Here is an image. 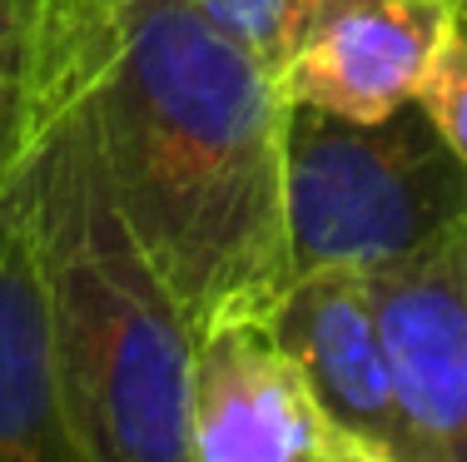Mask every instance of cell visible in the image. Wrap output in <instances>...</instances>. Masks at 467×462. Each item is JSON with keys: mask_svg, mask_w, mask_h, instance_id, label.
<instances>
[{"mask_svg": "<svg viewBox=\"0 0 467 462\" xmlns=\"http://www.w3.org/2000/svg\"><path fill=\"white\" fill-rule=\"evenodd\" d=\"M75 105L109 200L189 328L269 318L288 289L279 80L194 0H125L109 60Z\"/></svg>", "mask_w": 467, "mask_h": 462, "instance_id": "6da1fadb", "label": "cell"}, {"mask_svg": "<svg viewBox=\"0 0 467 462\" xmlns=\"http://www.w3.org/2000/svg\"><path fill=\"white\" fill-rule=\"evenodd\" d=\"M0 190L36 249L55 373L95 462H194V344L180 299L109 200L80 105L60 109Z\"/></svg>", "mask_w": 467, "mask_h": 462, "instance_id": "7a4b0ae2", "label": "cell"}, {"mask_svg": "<svg viewBox=\"0 0 467 462\" xmlns=\"http://www.w3.org/2000/svg\"><path fill=\"white\" fill-rule=\"evenodd\" d=\"M467 224V164L422 100L383 119L314 105L284 115L288 279L383 269Z\"/></svg>", "mask_w": 467, "mask_h": 462, "instance_id": "3957f363", "label": "cell"}, {"mask_svg": "<svg viewBox=\"0 0 467 462\" xmlns=\"http://www.w3.org/2000/svg\"><path fill=\"white\" fill-rule=\"evenodd\" d=\"M279 348L294 358L318 413L343 443L368 447L383 462H422L413 423L393 383V363L378 328L368 273L318 269L288 279L274 313L264 318Z\"/></svg>", "mask_w": 467, "mask_h": 462, "instance_id": "277c9868", "label": "cell"}, {"mask_svg": "<svg viewBox=\"0 0 467 462\" xmlns=\"http://www.w3.org/2000/svg\"><path fill=\"white\" fill-rule=\"evenodd\" d=\"M368 293L422 462H467V224L368 269Z\"/></svg>", "mask_w": 467, "mask_h": 462, "instance_id": "5b68a950", "label": "cell"}, {"mask_svg": "<svg viewBox=\"0 0 467 462\" xmlns=\"http://www.w3.org/2000/svg\"><path fill=\"white\" fill-rule=\"evenodd\" d=\"M328 443V417L264 318L199 334L189 373L194 462H324Z\"/></svg>", "mask_w": 467, "mask_h": 462, "instance_id": "8992f818", "label": "cell"}, {"mask_svg": "<svg viewBox=\"0 0 467 462\" xmlns=\"http://www.w3.org/2000/svg\"><path fill=\"white\" fill-rule=\"evenodd\" d=\"M458 20L442 0H328L284 65L279 90L288 105L383 119L422 95Z\"/></svg>", "mask_w": 467, "mask_h": 462, "instance_id": "52a82bcc", "label": "cell"}, {"mask_svg": "<svg viewBox=\"0 0 467 462\" xmlns=\"http://www.w3.org/2000/svg\"><path fill=\"white\" fill-rule=\"evenodd\" d=\"M0 462H95L65 408L46 279L5 190H0Z\"/></svg>", "mask_w": 467, "mask_h": 462, "instance_id": "ba28073f", "label": "cell"}, {"mask_svg": "<svg viewBox=\"0 0 467 462\" xmlns=\"http://www.w3.org/2000/svg\"><path fill=\"white\" fill-rule=\"evenodd\" d=\"M125 0H26L40 129L85 95L115 46Z\"/></svg>", "mask_w": 467, "mask_h": 462, "instance_id": "9c48e42d", "label": "cell"}, {"mask_svg": "<svg viewBox=\"0 0 467 462\" xmlns=\"http://www.w3.org/2000/svg\"><path fill=\"white\" fill-rule=\"evenodd\" d=\"M328 0H194V10L279 80Z\"/></svg>", "mask_w": 467, "mask_h": 462, "instance_id": "30bf717a", "label": "cell"}, {"mask_svg": "<svg viewBox=\"0 0 467 462\" xmlns=\"http://www.w3.org/2000/svg\"><path fill=\"white\" fill-rule=\"evenodd\" d=\"M40 135L36 115V60H30L26 0H0V184L16 174Z\"/></svg>", "mask_w": 467, "mask_h": 462, "instance_id": "8fae6325", "label": "cell"}, {"mask_svg": "<svg viewBox=\"0 0 467 462\" xmlns=\"http://www.w3.org/2000/svg\"><path fill=\"white\" fill-rule=\"evenodd\" d=\"M418 100L432 119H438V129L448 135V145L458 149V159L467 164V20L452 26L448 46H442Z\"/></svg>", "mask_w": 467, "mask_h": 462, "instance_id": "7c38bea8", "label": "cell"}, {"mask_svg": "<svg viewBox=\"0 0 467 462\" xmlns=\"http://www.w3.org/2000/svg\"><path fill=\"white\" fill-rule=\"evenodd\" d=\"M324 462H383V457H373L368 447H358V443H343V437L333 433V443H328Z\"/></svg>", "mask_w": 467, "mask_h": 462, "instance_id": "4fadbf2b", "label": "cell"}, {"mask_svg": "<svg viewBox=\"0 0 467 462\" xmlns=\"http://www.w3.org/2000/svg\"><path fill=\"white\" fill-rule=\"evenodd\" d=\"M442 5H452V10H458V15L467 20V0H442Z\"/></svg>", "mask_w": 467, "mask_h": 462, "instance_id": "5bb4252c", "label": "cell"}]
</instances>
